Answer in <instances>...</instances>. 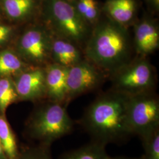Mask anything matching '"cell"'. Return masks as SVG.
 Instances as JSON below:
<instances>
[{"label": "cell", "mask_w": 159, "mask_h": 159, "mask_svg": "<svg viewBox=\"0 0 159 159\" xmlns=\"http://www.w3.org/2000/svg\"><path fill=\"white\" fill-rule=\"evenodd\" d=\"M133 26V45L137 56L148 57L159 48V25L154 20L144 17L136 21Z\"/></svg>", "instance_id": "cell-9"}, {"label": "cell", "mask_w": 159, "mask_h": 159, "mask_svg": "<svg viewBox=\"0 0 159 159\" xmlns=\"http://www.w3.org/2000/svg\"><path fill=\"white\" fill-rule=\"evenodd\" d=\"M24 64L19 57L10 51L0 52V75L6 76L20 72Z\"/></svg>", "instance_id": "cell-18"}, {"label": "cell", "mask_w": 159, "mask_h": 159, "mask_svg": "<svg viewBox=\"0 0 159 159\" xmlns=\"http://www.w3.org/2000/svg\"><path fill=\"white\" fill-rule=\"evenodd\" d=\"M110 159H143V157L139 158H129V157H110Z\"/></svg>", "instance_id": "cell-25"}, {"label": "cell", "mask_w": 159, "mask_h": 159, "mask_svg": "<svg viewBox=\"0 0 159 159\" xmlns=\"http://www.w3.org/2000/svg\"><path fill=\"white\" fill-rule=\"evenodd\" d=\"M0 142L8 159H17L18 156L16 140L11 127L6 119L0 116Z\"/></svg>", "instance_id": "cell-17"}, {"label": "cell", "mask_w": 159, "mask_h": 159, "mask_svg": "<svg viewBox=\"0 0 159 159\" xmlns=\"http://www.w3.org/2000/svg\"><path fill=\"white\" fill-rule=\"evenodd\" d=\"M0 159H8L4 152L1 142H0Z\"/></svg>", "instance_id": "cell-24"}, {"label": "cell", "mask_w": 159, "mask_h": 159, "mask_svg": "<svg viewBox=\"0 0 159 159\" xmlns=\"http://www.w3.org/2000/svg\"><path fill=\"white\" fill-rule=\"evenodd\" d=\"M68 68L54 63L48 65L45 69L47 96L51 102L63 104L67 107Z\"/></svg>", "instance_id": "cell-11"}, {"label": "cell", "mask_w": 159, "mask_h": 159, "mask_svg": "<svg viewBox=\"0 0 159 159\" xmlns=\"http://www.w3.org/2000/svg\"><path fill=\"white\" fill-rule=\"evenodd\" d=\"M17 159H52L47 148L44 147L29 149Z\"/></svg>", "instance_id": "cell-21"}, {"label": "cell", "mask_w": 159, "mask_h": 159, "mask_svg": "<svg viewBox=\"0 0 159 159\" xmlns=\"http://www.w3.org/2000/svg\"><path fill=\"white\" fill-rule=\"evenodd\" d=\"M11 31L12 29L10 27L0 24V44L7 41Z\"/></svg>", "instance_id": "cell-22"}, {"label": "cell", "mask_w": 159, "mask_h": 159, "mask_svg": "<svg viewBox=\"0 0 159 159\" xmlns=\"http://www.w3.org/2000/svg\"><path fill=\"white\" fill-rule=\"evenodd\" d=\"M2 5L8 17L21 20L32 14L36 6V0H2Z\"/></svg>", "instance_id": "cell-15"}, {"label": "cell", "mask_w": 159, "mask_h": 159, "mask_svg": "<svg viewBox=\"0 0 159 159\" xmlns=\"http://www.w3.org/2000/svg\"><path fill=\"white\" fill-rule=\"evenodd\" d=\"M137 10L136 0H106L102 8L106 16L127 29L136 21Z\"/></svg>", "instance_id": "cell-13"}, {"label": "cell", "mask_w": 159, "mask_h": 159, "mask_svg": "<svg viewBox=\"0 0 159 159\" xmlns=\"http://www.w3.org/2000/svg\"><path fill=\"white\" fill-rule=\"evenodd\" d=\"M133 49L128 29L105 16L92 27L83 52L85 59L109 76L130 61Z\"/></svg>", "instance_id": "cell-2"}, {"label": "cell", "mask_w": 159, "mask_h": 159, "mask_svg": "<svg viewBox=\"0 0 159 159\" xmlns=\"http://www.w3.org/2000/svg\"><path fill=\"white\" fill-rule=\"evenodd\" d=\"M107 75L87 59L68 68L67 99L75 98L95 90L102 84Z\"/></svg>", "instance_id": "cell-7"}, {"label": "cell", "mask_w": 159, "mask_h": 159, "mask_svg": "<svg viewBox=\"0 0 159 159\" xmlns=\"http://www.w3.org/2000/svg\"><path fill=\"white\" fill-rule=\"evenodd\" d=\"M50 58L53 63L70 68L85 59L83 49L74 42L52 35Z\"/></svg>", "instance_id": "cell-12"}, {"label": "cell", "mask_w": 159, "mask_h": 159, "mask_svg": "<svg viewBox=\"0 0 159 159\" xmlns=\"http://www.w3.org/2000/svg\"><path fill=\"white\" fill-rule=\"evenodd\" d=\"M148 2L154 10L156 11L159 10V0H148Z\"/></svg>", "instance_id": "cell-23"}, {"label": "cell", "mask_w": 159, "mask_h": 159, "mask_svg": "<svg viewBox=\"0 0 159 159\" xmlns=\"http://www.w3.org/2000/svg\"><path fill=\"white\" fill-rule=\"evenodd\" d=\"M18 97L15 85L10 79H0V112L6 113L8 107Z\"/></svg>", "instance_id": "cell-19"}, {"label": "cell", "mask_w": 159, "mask_h": 159, "mask_svg": "<svg viewBox=\"0 0 159 159\" xmlns=\"http://www.w3.org/2000/svg\"><path fill=\"white\" fill-rule=\"evenodd\" d=\"M106 146L92 141L89 144L64 154L60 159H110Z\"/></svg>", "instance_id": "cell-14"}, {"label": "cell", "mask_w": 159, "mask_h": 159, "mask_svg": "<svg viewBox=\"0 0 159 159\" xmlns=\"http://www.w3.org/2000/svg\"><path fill=\"white\" fill-rule=\"evenodd\" d=\"M44 16L52 35L71 41L83 50L92 27L80 16L69 0H46Z\"/></svg>", "instance_id": "cell-3"}, {"label": "cell", "mask_w": 159, "mask_h": 159, "mask_svg": "<svg viewBox=\"0 0 159 159\" xmlns=\"http://www.w3.org/2000/svg\"><path fill=\"white\" fill-rule=\"evenodd\" d=\"M52 34L45 27H34L21 36L19 48L22 56L30 63L41 65L51 59Z\"/></svg>", "instance_id": "cell-8"}, {"label": "cell", "mask_w": 159, "mask_h": 159, "mask_svg": "<svg viewBox=\"0 0 159 159\" xmlns=\"http://www.w3.org/2000/svg\"><path fill=\"white\" fill-rule=\"evenodd\" d=\"M129 98V96L111 89L87 107L80 123L93 142L106 146L133 136L127 119Z\"/></svg>", "instance_id": "cell-1"}, {"label": "cell", "mask_w": 159, "mask_h": 159, "mask_svg": "<svg viewBox=\"0 0 159 159\" xmlns=\"http://www.w3.org/2000/svg\"><path fill=\"white\" fill-rule=\"evenodd\" d=\"M14 85L18 96L23 100H34L46 96L45 69L37 67L24 71Z\"/></svg>", "instance_id": "cell-10"}, {"label": "cell", "mask_w": 159, "mask_h": 159, "mask_svg": "<svg viewBox=\"0 0 159 159\" xmlns=\"http://www.w3.org/2000/svg\"><path fill=\"white\" fill-rule=\"evenodd\" d=\"M72 2L80 16L91 27L102 17L101 10L96 0H74Z\"/></svg>", "instance_id": "cell-16"}, {"label": "cell", "mask_w": 159, "mask_h": 159, "mask_svg": "<svg viewBox=\"0 0 159 159\" xmlns=\"http://www.w3.org/2000/svg\"><path fill=\"white\" fill-rule=\"evenodd\" d=\"M127 119L133 135L140 138L159 129V97L155 91L129 96Z\"/></svg>", "instance_id": "cell-6"}, {"label": "cell", "mask_w": 159, "mask_h": 159, "mask_svg": "<svg viewBox=\"0 0 159 159\" xmlns=\"http://www.w3.org/2000/svg\"><path fill=\"white\" fill-rule=\"evenodd\" d=\"M109 77L111 89L129 96L154 91L157 83L155 69L148 57L137 56Z\"/></svg>", "instance_id": "cell-4"}, {"label": "cell", "mask_w": 159, "mask_h": 159, "mask_svg": "<svg viewBox=\"0 0 159 159\" xmlns=\"http://www.w3.org/2000/svg\"><path fill=\"white\" fill-rule=\"evenodd\" d=\"M140 139L144 150L143 159H159V129Z\"/></svg>", "instance_id": "cell-20"}, {"label": "cell", "mask_w": 159, "mask_h": 159, "mask_svg": "<svg viewBox=\"0 0 159 159\" xmlns=\"http://www.w3.org/2000/svg\"><path fill=\"white\" fill-rule=\"evenodd\" d=\"M66 107L63 104L51 102L40 108L30 122L31 135L48 145L70 134L73 130L74 121L69 116Z\"/></svg>", "instance_id": "cell-5"}]
</instances>
